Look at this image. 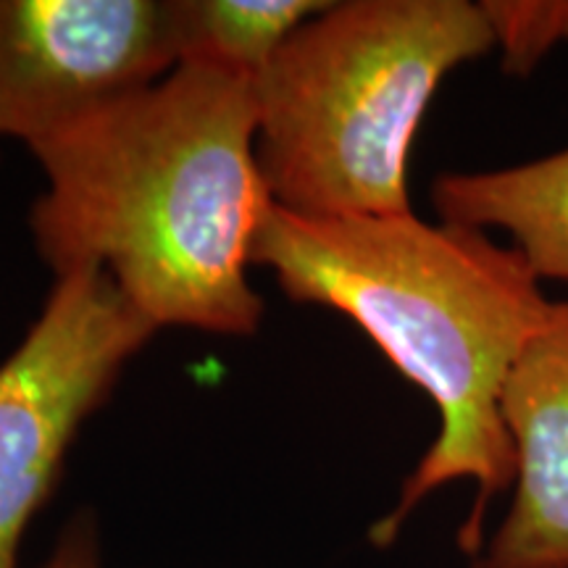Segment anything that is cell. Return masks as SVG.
I'll return each instance as SVG.
<instances>
[{
	"instance_id": "obj_1",
	"label": "cell",
	"mask_w": 568,
	"mask_h": 568,
	"mask_svg": "<svg viewBox=\"0 0 568 568\" xmlns=\"http://www.w3.org/2000/svg\"><path fill=\"white\" fill-rule=\"evenodd\" d=\"M255 82L176 67L32 148L48 176L32 205L40 258L98 268L155 329L251 335L264 301L247 266L274 197L255 155Z\"/></svg>"
},
{
	"instance_id": "obj_2",
	"label": "cell",
	"mask_w": 568,
	"mask_h": 568,
	"mask_svg": "<svg viewBox=\"0 0 568 568\" xmlns=\"http://www.w3.org/2000/svg\"><path fill=\"white\" fill-rule=\"evenodd\" d=\"M253 264L272 268L295 303L351 318L435 403V443L368 531L372 545L389 548L426 497L466 479L474 503L458 548L477 558L489 508L516 479L503 385L552 303L521 253L481 230L414 213L308 219L274 205Z\"/></svg>"
},
{
	"instance_id": "obj_3",
	"label": "cell",
	"mask_w": 568,
	"mask_h": 568,
	"mask_svg": "<svg viewBox=\"0 0 568 568\" xmlns=\"http://www.w3.org/2000/svg\"><path fill=\"white\" fill-rule=\"evenodd\" d=\"M495 48L471 0L329 3L255 80V155L274 203L308 219L410 211L408 159L439 84Z\"/></svg>"
},
{
	"instance_id": "obj_4",
	"label": "cell",
	"mask_w": 568,
	"mask_h": 568,
	"mask_svg": "<svg viewBox=\"0 0 568 568\" xmlns=\"http://www.w3.org/2000/svg\"><path fill=\"white\" fill-rule=\"evenodd\" d=\"M155 332L109 274L84 268L55 280L0 364V568H19L21 539L59 485L71 443Z\"/></svg>"
},
{
	"instance_id": "obj_5",
	"label": "cell",
	"mask_w": 568,
	"mask_h": 568,
	"mask_svg": "<svg viewBox=\"0 0 568 568\" xmlns=\"http://www.w3.org/2000/svg\"><path fill=\"white\" fill-rule=\"evenodd\" d=\"M172 69L169 3L0 0V138L30 151Z\"/></svg>"
},
{
	"instance_id": "obj_6",
	"label": "cell",
	"mask_w": 568,
	"mask_h": 568,
	"mask_svg": "<svg viewBox=\"0 0 568 568\" xmlns=\"http://www.w3.org/2000/svg\"><path fill=\"white\" fill-rule=\"evenodd\" d=\"M516 453L506 518L471 568H568V301L518 351L500 393Z\"/></svg>"
},
{
	"instance_id": "obj_7",
	"label": "cell",
	"mask_w": 568,
	"mask_h": 568,
	"mask_svg": "<svg viewBox=\"0 0 568 568\" xmlns=\"http://www.w3.org/2000/svg\"><path fill=\"white\" fill-rule=\"evenodd\" d=\"M439 222L500 230L539 282H568V148L493 172H453L432 182Z\"/></svg>"
},
{
	"instance_id": "obj_8",
	"label": "cell",
	"mask_w": 568,
	"mask_h": 568,
	"mask_svg": "<svg viewBox=\"0 0 568 568\" xmlns=\"http://www.w3.org/2000/svg\"><path fill=\"white\" fill-rule=\"evenodd\" d=\"M329 3L318 0H169L176 67L255 82L280 48Z\"/></svg>"
},
{
	"instance_id": "obj_9",
	"label": "cell",
	"mask_w": 568,
	"mask_h": 568,
	"mask_svg": "<svg viewBox=\"0 0 568 568\" xmlns=\"http://www.w3.org/2000/svg\"><path fill=\"white\" fill-rule=\"evenodd\" d=\"M500 67L529 77L560 42H568V0H481Z\"/></svg>"
},
{
	"instance_id": "obj_10",
	"label": "cell",
	"mask_w": 568,
	"mask_h": 568,
	"mask_svg": "<svg viewBox=\"0 0 568 568\" xmlns=\"http://www.w3.org/2000/svg\"><path fill=\"white\" fill-rule=\"evenodd\" d=\"M42 568H103L98 518L92 514H74L61 529L55 548Z\"/></svg>"
}]
</instances>
